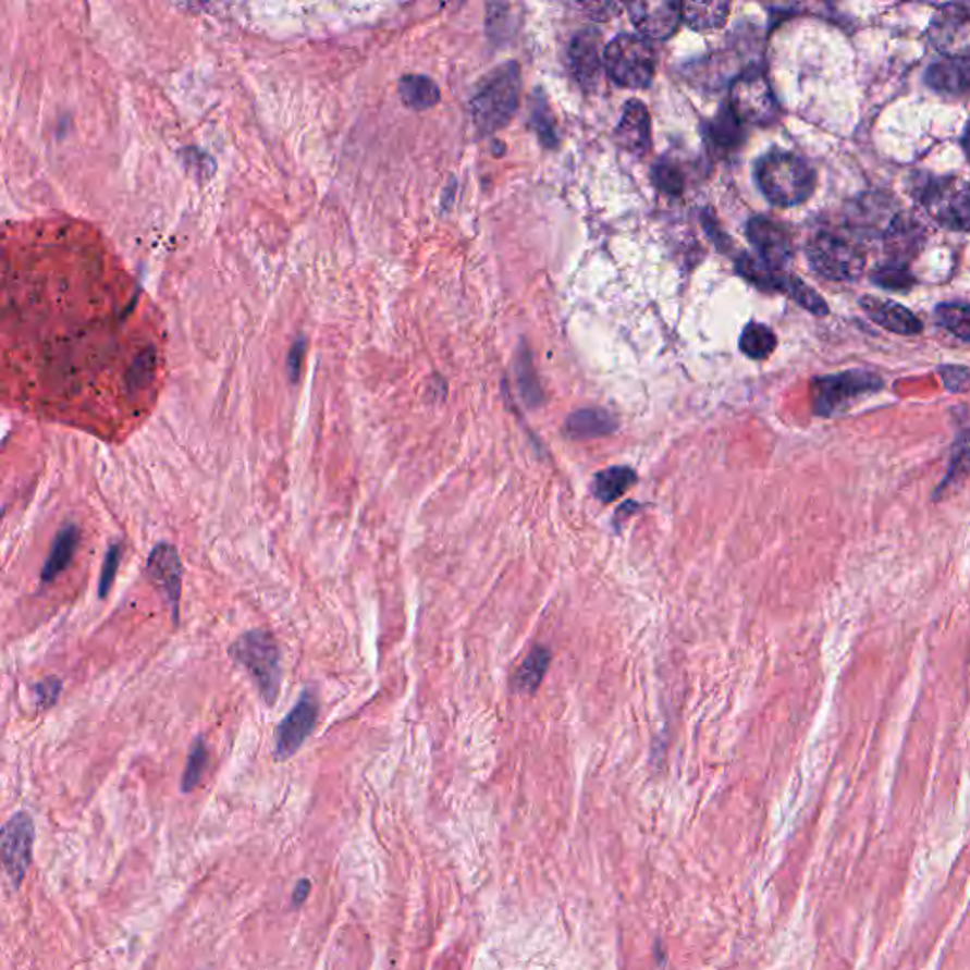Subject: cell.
Masks as SVG:
<instances>
[{"label": "cell", "instance_id": "obj_1", "mask_svg": "<svg viewBox=\"0 0 970 970\" xmlns=\"http://www.w3.org/2000/svg\"><path fill=\"white\" fill-rule=\"evenodd\" d=\"M8 237L0 247L4 396L107 438L139 416L158 351L130 334L139 292L74 230Z\"/></svg>", "mask_w": 970, "mask_h": 970}, {"label": "cell", "instance_id": "obj_2", "mask_svg": "<svg viewBox=\"0 0 970 970\" xmlns=\"http://www.w3.org/2000/svg\"><path fill=\"white\" fill-rule=\"evenodd\" d=\"M762 194L777 207H795L810 199L818 175L810 163L793 152L772 150L757 163Z\"/></svg>", "mask_w": 970, "mask_h": 970}, {"label": "cell", "instance_id": "obj_3", "mask_svg": "<svg viewBox=\"0 0 970 970\" xmlns=\"http://www.w3.org/2000/svg\"><path fill=\"white\" fill-rule=\"evenodd\" d=\"M519 91L521 73L518 63H504L495 73L489 74L470 105L478 132L489 135L508 125L519 107Z\"/></svg>", "mask_w": 970, "mask_h": 970}, {"label": "cell", "instance_id": "obj_4", "mask_svg": "<svg viewBox=\"0 0 970 970\" xmlns=\"http://www.w3.org/2000/svg\"><path fill=\"white\" fill-rule=\"evenodd\" d=\"M605 69L611 81L622 88H649L656 74V50L647 38L621 35L609 42Z\"/></svg>", "mask_w": 970, "mask_h": 970}, {"label": "cell", "instance_id": "obj_5", "mask_svg": "<svg viewBox=\"0 0 970 970\" xmlns=\"http://www.w3.org/2000/svg\"><path fill=\"white\" fill-rule=\"evenodd\" d=\"M230 654L255 677L263 701L273 705L281 686V656L273 637L268 631H248L232 644Z\"/></svg>", "mask_w": 970, "mask_h": 970}, {"label": "cell", "instance_id": "obj_6", "mask_svg": "<svg viewBox=\"0 0 970 970\" xmlns=\"http://www.w3.org/2000/svg\"><path fill=\"white\" fill-rule=\"evenodd\" d=\"M882 388V378L867 370H849L825 378H815L811 383L813 412L821 417L836 416L864 396L877 393Z\"/></svg>", "mask_w": 970, "mask_h": 970}, {"label": "cell", "instance_id": "obj_7", "mask_svg": "<svg viewBox=\"0 0 970 970\" xmlns=\"http://www.w3.org/2000/svg\"><path fill=\"white\" fill-rule=\"evenodd\" d=\"M729 109L741 124L770 125L779 116V102L764 73L751 66L732 82Z\"/></svg>", "mask_w": 970, "mask_h": 970}, {"label": "cell", "instance_id": "obj_8", "mask_svg": "<svg viewBox=\"0 0 970 970\" xmlns=\"http://www.w3.org/2000/svg\"><path fill=\"white\" fill-rule=\"evenodd\" d=\"M808 260L819 275L831 281H854L861 275L867 263L861 248L826 232L811 237Z\"/></svg>", "mask_w": 970, "mask_h": 970}, {"label": "cell", "instance_id": "obj_9", "mask_svg": "<svg viewBox=\"0 0 970 970\" xmlns=\"http://www.w3.org/2000/svg\"><path fill=\"white\" fill-rule=\"evenodd\" d=\"M921 205L942 226L957 232L969 230V188L957 176L931 179L921 192Z\"/></svg>", "mask_w": 970, "mask_h": 970}, {"label": "cell", "instance_id": "obj_10", "mask_svg": "<svg viewBox=\"0 0 970 970\" xmlns=\"http://www.w3.org/2000/svg\"><path fill=\"white\" fill-rule=\"evenodd\" d=\"M929 40L949 59H969L970 10L967 2L942 4L929 23Z\"/></svg>", "mask_w": 970, "mask_h": 970}, {"label": "cell", "instance_id": "obj_11", "mask_svg": "<svg viewBox=\"0 0 970 970\" xmlns=\"http://www.w3.org/2000/svg\"><path fill=\"white\" fill-rule=\"evenodd\" d=\"M33 844H35V825L27 813H15L7 825L0 828V862L14 883L20 887L30 861H33Z\"/></svg>", "mask_w": 970, "mask_h": 970}, {"label": "cell", "instance_id": "obj_12", "mask_svg": "<svg viewBox=\"0 0 970 970\" xmlns=\"http://www.w3.org/2000/svg\"><path fill=\"white\" fill-rule=\"evenodd\" d=\"M747 237L759 255L757 258L760 262L766 263L768 268L783 271V268L790 262L793 243H790L787 230L774 220L766 219V217H754L749 220Z\"/></svg>", "mask_w": 970, "mask_h": 970}, {"label": "cell", "instance_id": "obj_13", "mask_svg": "<svg viewBox=\"0 0 970 970\" xmlns=\"http://www.w3.org/2000/svg\"><path fill=\"white\" fill-rule=\"evenodd\" d=\"M629 20L641 35L652 40H665L679 29L683 15L679 2L673 0H649L628 4Z\"/></svg>", "mask_w": 970, "mask_h": 970}, {"label": "cell", "instance_id": "obj_14", "mask_svg": "<svg viewBox=\"0 0 970 970\" xmlns=\"http://www.w3.org/2000/svg\"><path fill=\"white\" fill-rule=\"evenodd\" d=\"M319 703L314 692H304L278 729V759L286 760L298 751L314 729Z\"/></svg>", "mask_w": 970, "mask_h": 970}, {"label": "cell", "instance_id": "obj_15", "mask_svg": "<svg viewBox=\"0 0 970 970\" xmlns=\"http://www.w3.org/2000/svg\"><path fill=\"white\" fill-rule=\"evenodd\" d=\"M148 575L156 586H160L163 595L168 598L173 613V621H179V603H181V590H183V565L176 554L175 547L168 542H160L154 548L148 557Z\"/></svg>", "mask_w": 970, "mask_h": 970}, {"label": "cell", "instance_id": "obj_16", "mask_svg": "<svg viewBox=\"0 0 970 970\" xmlns=\"http://www.w3.org/2000/svg\"><path fill=\"white\" fill-rule=\"evenodd\" d=\"M614 137L626 152L634 156H644L649 152L652 146V130H650L649 109L644 107V102L637 99L626 102Z\"/></svg>", "mask_w": 970, "mask_h": 970}, {"label": "cell", "instance_id": "obj_17", "mask_svg": "<svg viewBox=\"0 0 970 970\" xmlns=\"http://www.w3.org/2000/svg\"><path fill=\"white\" fill-rule=\"evenodd\" d=\"M599 46H601V37L595 29H582L570 40V71L584 89H593L598 86L599 74H601Z\"/></svg>", "mask_w": 970, "mask_h": 970}, {"label": "cell", "instance_id": "obj_18", "mask_svg": "<svg viewBox=\"0 0 970 970\" xmlns=\"http://www.w3.org/2000/svg\"><path fill=\"white\" fill-rule=\"evenodd\" d=\"M861 307L875 324L895 334L916 336L923 330L920 319L908 307L900 306L897 302L864 296L861 299Z\"/></svg>", "mask_w": 970, "mask_h": 970}, {"label": "cell", "instance_id": "obj_19", "mask_svg": "<svg viewBox=\"0 0 970 970\" xmlns=\"http://www.w3.org/2000/svg\"><path fill=\"white\" fill-rule=\"evenodd\" d=\"M883 240H885L887 253L893 258L891 263L905 266L920 250L921 242H923V230L910 217L895 214L887 228L883 230Z\"/></svg>", "mask_w": 970, "mask_h": 970}, {"label": "cell", "instance_id": "obj_20", "mask_svg": "<svg viewBox=\"0 0 970 970\" xmlns=\"http://www.w3.org/2000/svg\"><path fill=\"white\" fill-rule=\"evenodd\" d=\"M969 59H942L926 69L925 82L929 88L942 94L961 96L969 89Z\"/></svg>", "mask_w": 970, "mask_h": 970}, {"label": "cell", "instance_id": "obj_21", "mask_svg": "<svg viewBox=\"0 0 970 970\" xmlns=\"http://www.w3.org/2000/svg\"><path fill=\"white\" fill-rule=\"evenodd\" d=\"M616 427V419L605 409L584 408L567 417L565 434L573 440H591L613 434Z\"/></svg>", "mask_w": 970, "mask_h": 970}, {"label": "cell", "instance_id": "obj_22", "mask_svg": "<svg viewBox=\"0 0 970 970\" xmlns=\"http://www.w3.org/2000/svg\"><path fill=\"white\" fill-rule=\"evenodd\" d=\"M744 124L737 120L736 114L729 109V105H724V109H721V112L713 118V122L709 124V143L715 150L732 152L744 143Z\"/></svg>", "mask_w": 970, "mask_h": 970}, {"label": "cell", "instance_id": "obj_23", "mask_svg": "<svg viewBox=\"0 0 970 970\" xmlns=\"http://www.w3.org/2000/svg\"><path fill=\"white\" fill-rule=\"evenodd\" d=\"M728 2H685L680 4L683 22L693 30L721 29L728 17Z\"/></svg>", "mask_w": 970, "mask_h": 970}, {"label": "cell", "instance_id": "obj_24", "mask_svg": "<svg viewBox=\"0 0 970 970\" xmlns=\"http://www.w3.org/2000/svg\"><path fill=\"white\" fill-rule=\"evenodd\" d=\"M401 99L406 107L414 110H429L440 102V88L437 82L423 74H408L398 84Z\"/></svg>", "mask_w": 970, "mask_h": 970}, {"label": "cell", "instance_id": "obj_25", "mask_svg": "<svg viewBox=\"0 0 970 970\" xmlns=\"http://www.w3.org/2000/svg\"><path fill=\"white\" fill-rule=\"evenodd\" d=\"M78 540H81V529L73 524H69L59 531L58 537L53 540L50 557L42 569V582H51L58 575H61V570L65 569L73 560Z\"/></svg>", "mask_w": 970, "mask_h": 970}, {"label": "cell", "instance_id": "obj_26", "mask_svg": "<svg viewBox=\"0 0 970 970\" xmlns=\"http://www.w3.org/2000/svg\"><path fill=\"white\" fill-rule=\"evenodd\" d=\"M635 482H637V475H635L634 468L609 467L595 475L593 483H591V491L598 501L609 504L624 495Z\"/></svg>", "mask_w": 970, "mask_h": 970}, {"label": "cell", "instance_id": "obj_27", "mask_svg": "<svg viewBox=\"0 0 970 970\" xmlns=\"http://www.w3.org/2000/svg\"><path fill=\"white\" fill-rule=\"evenodd\" d=\"M737 273L752 285L759 286L760 291L783 292L788 278L783 271L768 268L766 263L760 262L757 256L751 255H741L737 258Z\"/></svg>", "mask_w": 970, "mask_h": 970}, {"label": "cell", "instance_id": "obj_28", "mask_svg": "<svg viewBox=\"0 0 970 970\" xmlns=\"http://www.w3.org/2000/svg\"><path fill=\"white\" fill-rule=\"evenodd\" d=\"M548 665H550V650L544 647H535L529 652V656L524 660V664L519 665L516 677H514V688L518 692H535L547 675Z\"/></svg>", "mask_w": 970, "mask_h": 970}, {"label": "cell", "instance_id": "obj_29", "mask_svg": "<svg viewBox=\"0 0 970 970\" xmlns=\"http://www.w3.org/2000/svg\"><path fill=\"white\" fill-rule=\"evenodd\" d=\"M739 347L752 360H764L777 347V336H775L774 330L768 329L766 324L749 322L741 332Z\"/></svg>", "mask_w": 970, "mask_h": 970}, {"label": "cell", "instance_id": "obj_30", "mask_svg": "<svg viewBox=\"0 0 970 970\" xmlns=\"http://www.w3.org/2000/svg\"><path fill=\"white\" fill-rule=\"evenodd\" d=\"M936 321L944 329L949 330L954 336L969 342L970 340V309L969 304H941L936 307Z\"/></svg>", "mask_w": 970, "mask_h": 970}, {"label": "cell", "instance_id": "obj_31", "mask_svg": "<svg viewBox=\"0 0 970 970\" xmlns=\"http://www.w3.org/2000/svg\"><path fill=\"white\" fill-rule=\"evenodd\" d=\"M516 373H518V385L521 398L526 401L529 408H537V406H540V402H542V391H540L533 363H531V357H529L527 349L519 351Z\"/></svg>", "mask_w": 970, "mask_h": 970}, {"label": "cell", "instance_id": "obj_32", "mask_svg": "<svg viewBox=\"0 0 970 970\" xmlns=\"http://www.w3.org/2000/svg\"><path fill=\"white\" fill-rule=\"evenodd\" d=\"M783 292L795 299L798 306L808 309L810 314L818 315V317L828 315V306H826L825 298L819 296L818 292L806 285L800 279L795 278V275H788L787 285H785V291Z\"/></svg>", "mask_w": 970, "mask_h": 970}, {"label": "cell", "instance_id": "obj_33", "mask_svg": "<svg viewBox=\"0 0 970 970\" xmlns=\"http://www.w3.org/2000/svg\"><path fill=\"white\" fill-rule=\"evenodd\" d=\"M652 181L667 196L677 197L685 192V176L680 173L679 165L673 161H658L652 169Z\"/></svg>", "mask_w": 970, "mask_h": 970}, {"label": "cell", "instance_id": "obj_34", "mask_svg": "<svg viewBox=\"0 0 970 970\" xmlns=\"http://www.w3.org/2000/svg\"><path fill=\"white\" fill-rule=\"evenodd\" d=\"M872 281H874L875 285L883 286L887 291L905 292L916 285V279L912 278V273L906 270L905 266H898V263H887L880 270H875L872 273Z\"/></svg>", "mask_w": 970, "mask_h": 970}, {"label": "cell", "instance_id": "obj_35", "mask_svg": "<svg viewBox=\"0 0 970 970\" xmlns=\"http://www.w3.org/2000/svg\"><path fill=\"white\" fill-rule=\"evenodd\" d=\"M207 759H209L207 745H205V741L204 739H201V737H197L196 741H194V745H192L191 757H188V762H186V770H184V793H192V790L197 787V783L201 781V775H204L205 766H207Z\"/></svg>", "mask_w": 970, "mask_h": 970}, {"label": "cell", "instance_id": "obj_36", "mask_svg": "<svg viewBox=\"0 0 970 970\" xmlns=\"http://www.w3.org/2000/svg\"><path fill=\"white\" fill-rule=\"evenodd\" d=\"M531 124H533L535 132L539 135V139L542 140V145L548 146V148H554V146L557 145L554 120H552V114H550V110H548L547 102L542 101L540 105H535Z\"/></svg>", "mask_w": 970, "mask_h": 970}, {"label": "cell", "instance_id": "obj_37", "mask_svg": "<svg viewBox=\"0 0 970 970\" xmlns=\"http://www.w3.org/2000/svg\"><path fill=\"white\" fill-rule=\"evenodd\" d=\"M967 455H969V447H967V434L963 432L961 438H959V442L954 445V459H951V465H949L948 476L942 482L941 488L936 489V495L948 488L949 483H954L956 478H961V475H965V470H967Z\"/></svg>", "mask_w": 970, "mask_h": 970}, {"label": "cell", "instance_id": "obj_38", "mask_svg": "<svg viewBox=\"0 0 970 970\" xmlns=\"http://www.w3.org/2000/svg\"><path fill=\"white\" fill-rule=\"evenodd\" d=\"M120 555H122V547L112 544L109 548V552H107V557H105V565H102L101 580H99V598H105L110 591V586L114 582V575H116L118 565H120Z\"/></svg>", "mask_w": 970, "mask_h": 970}, {"label": "cell", "instance_id": "obj_39", "mask_svg": "<svg viewBox=\"0 0 970 970\" xmlns=\"http://www.w3.org/2000/svg\"><path fill=\"white\" fill-rule=\"evenodd\" d=\"M59 692H61V683H59L58 679H48L45 680V683L35 686V693H37L38 705H40V708H50V705H53L59 698Z\"/></svg>", "mask_w": 970, "mask_h": 970}, {"label": "cell", "instance_id": "obj_40", "mask_svg": "<svg viewBox=\"0 0 970 970\" xmlns=\"http://www.w3.org/2000/svg\"><path fill=\"white\" fill-rule=\"evenodd\" d=\"M942 376H944V381H946V388L949 391H956V393H963L967 391V383H969V370L967 368H942Z\"/></svg>", "mask_w": 970, "mask_h": 970}, {"label": "cell", "instance_id": "obj_41", "mask_svg": "<svg viewBox=\"0 0 970 970\" xmlns=\"http://www.w3.org/2000/svg\"><path fill=\"white\" fill-rule=\"evenodd\" d=\"M307 342L306 337H299L292 345L291 355H288V373L292 381H298L299 368H302V358L306 355Z\"/></svg>", "mask_w": 970, "mask_h": 970}, {"label": "cell", "instance_id": "obj_42", "mask_svg": "<svg viewBox=\"0 0 970 970\" xmlns=\"http://www.w3.org/2000/svg\"><path fill=\"white\" fill-rule=\"evenodd\" d=\"M582 10H586L590 17L605 22V20H611L613 15L618 14L621 4H616V2H599V4H584Z\"/></svg>", "mask_w": 970, "mask_h": 970}, {"label": "cell", "instance_id": "obj_43", "mask_svg": "<svg viewBox=\"0 0 970 970\" xmlns=\"http://www.w3.org/2000/svg\"><path fill=\"white\" fill-rule=\"evenodd\" d=\"M311 893V882L309 880H299L296 883V889H294V897H292V905L302 906L307 900V895Z\"/></svg>", "mask_w": 970, "mask_h": 970}]
</instances>
